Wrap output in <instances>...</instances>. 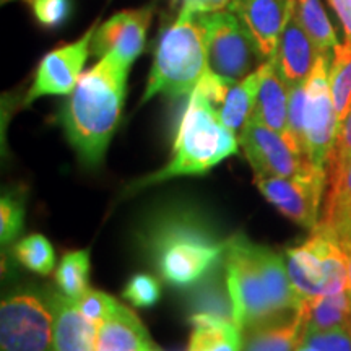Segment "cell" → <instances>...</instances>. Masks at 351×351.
Returning a JSON list of instances; mask_svg holds the SVG:
<instances>
[{
	"instance_id": "d4e9b609",
	"label": "cell",
	"mask_w": 351,
	"mask_h": 351,
	"mask_svg": "<svg viewBox=\"0 0 351 351\" xmlns=\"http://www.w3.org/2000/svg\"><path fill=\"white\" fill-rule=\"evenodd\" d=\"M293 12L320 52H328L339 46L335 29L320 0H293Z\"/></svg>"
},
{
	"instance_id": "e0dca14e",
	"label": "cell",
	"mask_w": 351,
	"mask_h": 351,
	"mask_svg": "<svg viewBox=\"0 0 351 351\" xmlns=\"http://www.w3.org/2000/svg\"><path fill=\"white\" fill-rule=\"evenodd\" d=\"M320 54L322 52L317 49L313 38L302 28L295 12L291 10L275 54L271 56L288 86L304 83L313 72Z\"/></svg>"
},
{
	"instance_id": "4316f807",
	"label": "cell",
	"mask_w": 351,
	"mask_h": 351,
	"mask_svg": "<svg viewBox=\"0 0 351 351\" xmlns=\"http://www.w3.org/2000/svg\"><path fill=\"white\" fill-rule=\"evenodd\" d=\"M59 291L70 300H77L90 289V252L72 251L60 261L56 271Z\"/></svg>"
},
{
	"instance_id": "d590c367",
	"label": "cell",
	"mask_w": 351,
	"mask_h": 351,
	"mask_svg": "<svg viewBox=\"0 0 351 351\" xmlns=\"http://www.w3.org/2000/svg\"><path fill=\"white\" fill-rule=\"evenodd\" d=\"M343 26L346 39L351 41V0H328Z\"/></svg>"
},
{
	"instance_id": "ac0fdd59",
	"label": "cell",
	"mask_w": 351,
	"mask_h": 351,
	"mask_svg": "<svg viewBox=\"0 0 351 351\" xmlns=\"http://www.w3.org/2000/svg\"><path fill=\"white\" fill-rule=\"evenodd\" d=\"M262 78L261 86H258L256 108H254V116L262 122L263 125L270 127L271 130L278 132L287 138L289 145L296 147L295 140L289 134L288 124V103H289V86L276 67L274 57L267 59L261 64ZM301 152V150H300ZM302 153V152H301Z\"/></svg>"
},
{
	"instance_id": "4fadbf2b",
	"label": "cell",
	"mask_w": 351,
	"mask_h": 351,
	"mask_svg": "<svg viewBox=\"0 0 351 351\" xmlns=\"http://www.w3.org/2000/svg\"><path fill=\"white\" fill-rule=\"evenodd\" d=\"M150 20L152 7L116 13L106 23L96 28L91 41V54L99 57L114 54L130 67L142 54Z\"/></svg>"
},
{
	"instance_id": "f546056e",
	"label": "cell",
	"mask_w": 351,
	"mask_h": 351,
	"mask_svg": "<svg viewBox=\"0 0 351 351\" xmlns=\"http://www.w3.org/2000/svg\"><path fill=\"white\" fill-rule=\"evenodd\" d=\"M122 296L132 306L147 309V307H153L160 301L161 285L153 275L137 274L127 282Z\"/></svg>"
},
{
	"instance_id": "603a6c76",
	"label": "cell",
	"mask_w": 351,
	"mask_h": 351,
	"mask_svg": "<svg viewBox=\"0 0 351 351\" xmlns=\"http://www.w3.org/2000/svg\"><path fill=\"white\" fill-rule=\"evenodd\" d=\"M304 332L328 330V328L345 327L351 324V296L341 291L335 295L307 298L300 307Z\"/></svg>"
},
{
	"instance_id": "ba28073f",
	"label": "cell",
	"mask_w": 351,
	"mask_h": 351,
	"mask_svg": "<svg viewBox=\"0 0 351 351\" xmlns=\"http://www.w3.org/2000/svg\"><path fill=\"white\" fill-rule=\"evenodd\" d=\"M2 351H54L52 311L46 293L19 291L0 306Z\"/></svg>"
},
{
	"instance_id": "8992f818",
	"label": "cell",
	"mask_w": 351,
	"mask_h": 351,
	"mask_svg": "<svg viewBox=\"0 0 351 351\" xmlns=\"http://www.w3.org/2000/svg\"><path fill=\"white\" fill-rule=\"evenodd\" d=\"M287 269L301 300L335 295L348 287V252L319 230L288 249Z\"/></svg>"
},
{
	"instance_id": "6da1fadb",
	"label": "cell",
	"mask_w": 351,
	"mask_h": 351,
	"mask_svg": "<svg viewBox=\"0 0 351 351\" xmlns=\"http://www.w3.org/2000/svg\"><path fill=\"white\" fill-rule=\"evenodd\" d=\"M223 263L241 330L300 311L302 300L289 280L287 261L274 249L236 234L228 239Z\"/></svg>"
},
{
	"instance_id": "7c38bea8",
	"label": "cell",
	"mask_w": 351,
	"mask_h": 351,
	"mask_svg": "<svg viewBox=\"0 0 351 351\" xmlns=\"http://www.w3.org/2000/svg\"><path fill=\"white\" fill-rule=\"evenodd\" d=\"M96 28L98 25L88 29L85 36H82L78 41L57 47L43 57L34 73L33 85L26 95L25 104H32L33 101L43 96L72 93L82 77Z\"/></svg>"
},
{
	"instance_id": "8fae6325",
	"label": "cell",
	"mask_w": 351,
	"mask_h": 351,
	"mask_svg": "<svg viewBox=\"0 0 351 351\" xmlns=\"http://www.w3.org/2000/svg\"><path fill=\"white\" fill-rule=\"evenodd\" d=\"M239 145L256 176H296L313 163L287 142L283 135L263 125L252 114L239 134Z\"/></svg>"
},
{
	"instance_id": "9c48e42d",
	"label": "cell",
	"mask_w": 351,
	"mask_h": 351,
	"mask_svg": "<svg viewBox=\"0 0 351 351\" xmlns=\"http://www.w3.org/2000/svg\"><path fill=\"white\" fill-rule=\"evenodd\" d=\"M256 184L262 195L298 226L313 231L319 225L327 191V169L313 165L304 173L289 178L256 176Z\"/></svg>"
},
{
	"instance_id": "1f68e13d",
	"label": "cell",
	"mask_w": 351,
	"mask_h": 351,
	"mask_svg": "<svg viewBox=\"0 0 351 351\" xmlns=\"http://www.w3.org/2000/svg\"><path fill=\"white\" fill-rule=\"evenodd\" d=\"M304 111H306V82L289 86L288 124L289 134L296 147L304 155Z\"/></svg>"
},
{
	"instance_id": "d6986e66",
	"label": "cell",
	"mask_w": 351,
	"mask_h": 351,
	"mask_svg": "<svg viewBox=\"0 0 351 351\" xmlns=\"http://www.w3.org/2000/svg\"><path fill=\"white\" fill-rule=\"evenodd\" d=\"M304 335L300 311L276 315L243 330V351H296Z\"/></svg>"
},
{
	"instance_id": "5b68a950",
	"label": "cell",
	"mask_w": 351,
	"mask_h": 351,
	"mask_svg": "<svg viewBox=\"0 0 351 351\" xmlns=\"http://www.w3.org/2000/svg\"><path fill=\"white\" fill-rule=\"evenodd\" d=\"M207 70V28L202 13L179 12L178 20L158 39L142 104L156 95L169 98L192 95Z\"/></svg>"
},
{
	"instance_id": "484cf974",
	"label": "cell",
	"mask_w": 351,
	"mask_h": 351,
	"mask_svg": "<svg viewBox=\"0 0 351 351\" xmlns=\"http://www.w3.org/2000/svg\"><path fill=\"white\" fill-rule=\"evenodd\" d=\"M328 83L333 104H335L339 122L351 111V41L339 44L333 49L330 69H328Z\"/></svg>"
},
{
	"instance_id": "ffe728a7",
	"label": "cell",
	"mask_w": 351,
	"mask_h": 351,
	"mask_svg": "<svg viewBox=\"0 0 351 351\" xmlns=\"http://www.w3.org/2000/svg\"><path fill=\"white\" fill-rule=\"evenodd\" d=\"M96 351H160L153 345L147 328L129 307L119 304L101 324Z\"/></svg>"
},
{
	"instance_id": "44dd1931",
	"label": "cell",
	"mask_w": 351,
	"mask_h": 351,
	"mask_svg": "<svg viewBox=\"0 0 351 351\" xmlns=\"http://www.w3.org/2000/svg\"><path fill=\"white\" fill-rule=\"evenodd\" d=\"M187 302L191 315L205 314L236 322L234 304H232L230 288H228L225 263L218 265L202 282L191 288Z\"/></svg>"
},
{
	"instance_id": "836d02e7",
	"label": "cell",
	"mask_w": 351,
	"mask_h": 351,
	"mask_svg": "<svg viewBox=\"0 0 351 351\" xmlns=\"http://www.w3.org/2000/svg\"><path fill=\"white\" fill-rule=\"evenodd\" d=\"M34 16L44 26L62 25L70 15V0H26Z\"/></svg>"
},
{
	"instance_id": "ab89813d",
	"label": "cell",
	"mask_w": 351,
	"mask_h": 351,
	"mask_svg": "<svg viewBox=\"0 0 351 351\" xmlns=\"http://www.w3.org/2000/svg\"><path fill=\"white\" fill-rule=\"evenodd\" d=\"M3 2H10V0H3ZM25 2H26V0H25Z\"/></svg>"
},
{
	"instance_id": "4dcf8cb0",
	"label": "cell",
	"mask_w": 351,
	"mask_h": 351,
	"mask_svg": "<svg viewBox=\"0 0 351 351\" xmlns=\"http://www.w3.org/2000/svg\"><path fill=\"white\" fill-rule=\"evenodd\" d=\"M75 304L78 309L82 311L83 315L86 319H90L91 322L96 324V326H101V324L106 320L109 315H111L116 307L121 304L114 300L112 296L106 295L103 291H95V289H88L86 293H83L80 298H77Z\"/></svg>"
},
{
	"instance_id": "8d00e7d4",
	"label": "cell",
	"mask_w": 351,
	"mask_h": 351,
	"mask_svg": "<svg viewBox=\"0 0 351 351\" xmlns=\"http://www.w3.org/2000/svg\"><path fill=\"white\" fill-rule=\"evenodd\" d=\"M230 2H231V0H205L204 13L225 10V8L230 5Z\"/></svg>"
},
{
	"instance_id": "52a82bcc",
	"label": "cell",
	"mask_w": 351,
	"mask_h": 351,
	"mask_svg": "<svg viewBox=\"0 0 351 351\" xmlns=\"http://www.w3.org/2000/svg\"><path fill=\"white\" fill-rule=\"evenodd\" d=\"M207 28L208 69L218 77L238 83L263 60L252 34L231 10L202 13Z\"/></svg>"
},
{
	"instance_id": "2e32d148",
	"label": "cell",
	"mask_w": 351,
	"mask_h": 351,
	"mask_svg": "<svg viewBox=\"0 0 351 351\" xmlns=\"http://www.w3.org/2000/svg\"><path fill=\"white\" fill-rule=\"evenodd\" d=\"M46 295L52 311L54 351H96L99 327L62 293L47 291Z\"/></svg>"
},
{
	"instance_id": "74e56055",
	"label": "cell",
	"mask_w": 351,
	"mask_h": 351,
	"mask_svg": "<svg viewBox=\"0 0 351 351\" xmlns=\"http://www.w3.org/2000/svg\"><path fill=\"white\" fill-rule=\"evenodd\" d=\"M346 291H348L351 296V251L348 254V287H346Z\"/></svg>"
},
{
	"instance_id": "7402d4cb",
	"label": "cell",
	"mask_w": 351,
	"mask_h": 351,
	"mask_svg": "<svg viewBox=\"0 0 351 351\" xmlns=\"http://www.w3.org/2000/svg\"><path fill=\"white\" fill-rule=\"evenodd\" d=\"M192 333L187 351H243V330L236 322L213 315H191Z\"/></svg>"
},
{
	"instance_id": "cb8c5ba5",
	"label": "cell",
	"mask_w": 351,
	"mask_h": 351,
	"mask_svg": "<svg viewBox=\"0 0 351 351\" xmlns=\"http://www.w3.org/2000/svg\"><path fill=\"white\" fill-rule=\"evenodd\" d=\"M262 69L261 65L254 70L251 75H247L238 83H232L228 93L217 109L219 121L228 129L241 134L252 117L254 108H256L258 86H261Z\"/></svg>"
},
{
	"instance_id": "f1b7e54d",
	"label": "cell",
	"mask_w": 351,
	"mask_h": 351,
	"mask_svg": "<svg viewBox=\"0 0 351 351\" xmlns=\"http://www.w3.org/2000/svg\"><path fill=\"white\" fill-rule=\"evenodd\" d=\"M25 197L20 192H8L0 200V241L5 245L23 231Z\"/></svg>"
},
{
	"instance_id": "e575fe53",
	"label": "cell",
	"mask_w": 351,
	"mask_h": 351,
	"mask_svg": "<svg viewBox=\"0 0 351 351\" xmlns=\"http://www.w3.org/2000/svg\"><path fill=\"white\" fill-rule=\"evenodd\" d=\"M351 156V111L346 114V117L339 124V132H337L335 147H333L330 161H341Z\"/></svg>"
},
{
	"instance_id": "30bf717a",
	"label": "cell",
	"mask_w": 351,
	"mask_h": 351,
	"mask_svg": "<svg viewBox=\"0 0 351 351\" xmlns=\"http://www.w3.org/2000/svg\"><path fill=\"white\" fill-rule=\"evenodd\" d=\"M339 124L328 83V57L322 52L306 80L304 156L314 166L327 169Z\"/></svg>"
},
{
	"instance_id": "5bb4252c",
	"label": "cell",
	"mask_w": 351,
	"mask_h": 351,
	"mask_svg": "<svg viewBox=\"0 0 351 351\" xmlns=\"http://www.w3.org/2000/svg\"><path fill=\"white\" fill-rule=\"evenodd\" d=\"M315 230L351 251V156L327 166V191Z\"/></svg>"
},
{
	"instance_id": "277c9868",
	"label": "cell",
	"mask_w": 351,
	"mask_h": 351,
	"mask_svg": "<svg viewBox=\"0 0 351 351\" xmlns=\"http://www.w3.org/2000/svg\"><path fill=\"white\" fill-rule=\"evenodd\" d=\"M239 142L234 132L219 121L212 103L194 90L179 121L173 156L158 173L142 179L135 189L181 178L205 174L228 156L238 155Z\"/></svg>"
},
{
	"instance_id": "d6a6232c",
	"label": "cell",
	"mask_w": 351,
	"mask_h": 351,
	"mask_svg": "<svg viewBox=\"0 0 351 351\" xmlns=\"http://www.w3.org/2000/svg\"><path fill=\"white\" fill-rule=\"evenodd\" d=\"M301 343L320 351H351V324L328 330L304 332Z\"/></svg>"
},
{
	"instance_id": "3957f363",
	"label": "cell",
	"mask_w": 351,
	"mask_h": 351,
	"mask_svg": "<svg viewBox=\"0 0 351 351\" xmlns=\"http://www.w3.org/2000/svg\"><path fill=\"white\" fill-rule=\"evenodd\" d=\"M129 69L114 54L101 57L98 64L82 73L60 112V124L70 145L88 166L103 161L119 125Z\"/></svg>"
},
{
	"instance_id": "7a4b0ae2",
	"label": "cell",
	"mask_w": 351,
	"mask_h": 351,
	"mask_svg": "<svg viewBox=\"0 0 351 351\" xmlns=\"http://www.w3.org/2000/svg\"><path fill=\"white\" fill-rule=\"evenodd\" d=\"M142 247L166 283L189 289L221 265L228 239L191 208L158 213L142 236Z\"/></svg>"
},
{
	"instance_id": "83f0119b",
	"label": "cell",
	"mask_w": 351,
	"mask_h": 351,
	"mask_svg": "<svg viewBox=\"0 0 351 351\" xmlns=\"http://www.w3.org/2000/svg\"><path fill=\"white\" fill-rule=\"evenodd\" d=\"M13 256L21 265L39 275H49L56 267V252L43 234H29L15 244Z\"/></svg>"
},
{
	"instance_id": "9a60e30c",
	"label": "cell",
	"mask_w": 351,
	"mask_h": 351,
	"mask_svg": "<svg viewBox=\"0 0 351 351\" xmlns=\"http://www.w3.org/2000/svg\"><path fill=\"white\" fill-rule=\"evenodd\" d=\"M226 8L252 34L262 59H270L293 10V0H231Z\"/></svg>"
},
{
	"instance_id": "f35d334b",
	"label": "cell",
	"mask_w": 351,
	"mask_h": 351,
	"mask_svg": "<svg viewBox=\"0 0 351 351\" xmlns=\"http://www.w3.org/2000/svg\"><path fill=\"white\" fill-rule=\"evenodd\" d=\"M296 351H320V350H317V348H314V346H309V345H300L296 348Z\"/></svg>"
}]
</instances>
